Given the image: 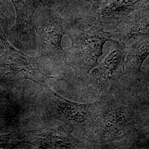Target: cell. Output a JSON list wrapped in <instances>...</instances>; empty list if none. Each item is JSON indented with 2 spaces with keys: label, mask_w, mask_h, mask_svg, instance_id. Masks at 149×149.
I'll use <instances>...</instances> for the list:
<instances>
[{
  "label": "cell",
  "mask_w": 149,
  "mask_h": 149,
  "mask_svg": "<svg viewBox=\"0 0 149 149\" xmlns=\"http://www.w3.org/2000/svg\"><path fill=\"white\" fill-rule=\"evenodd\" d=\"M41 56H54L64 53L61 46L64 22L49 11L34 25Z\"/></svg>",
  "instance_id": "277c9868"
},
{
  "label": "cell",
  "mask_w": 149,
  "mask_h": 149,
  "mask_svg": "<svg viewBox=\"0 0 149 149\" xmlns=\"http://www.w3.org/2000/svg\"><path fill=\"white\" fill-rule=\"evenodd\" d=\"M137 12H140V13L142 14V15H137V16H149V2Z\"/></svg>",
  "instance_id": "7c38bea8"
},
{
  "label": "cell",
  "mask_w": 149,
  "mask_h": 149,
  "mask_svg": "<svg viewBox=\"0 0 149 149\" xmlns=\"http://www.w3.org/2000/svg\"><path fill=\"white\" fill-rule=\"evenodd\" d=\"M23 143H28L26 137L20 134L12 133L0 135V149H13Z\"/></svg>",
  "instance_id": "8fae6325"
},
{
  "label": "cell",
  "mask_w": 149,
  "mask_h": 149,
  "mask_svg": "<svg viewBox=\"0 0 149 149\" xmlns=\"http://www.w3.org/2000/svg\"><path fill=\"white\" fill-rule=\"evenodd\" d=\"M113 39V32L97 26L79 32L71 38L70 57L74 67L82 74H89L98 64L104 45Z\"/></svg>",
  "instance_id": "6da1fadb"
},
{
  "label": "cell",
  "mask_w": 149,
  "mask_h": 149,
  "mask_svg": "<svg viewBox=\"0 0 149 149\" xmlns=\"http://www.w3.org/2000/svg\"><path fill=\"white\" fill-rule=\"evenodd\" d=\"M112 48L101 64L91 71L90 75L100 91L114 85L125 74V60L128 47L121 41L112 39Z\"/></svg>",
  "instance_id": "3957f363"
},
{
  "label": "cell",
  "mask_w": 149,
  "mask_h": 149,
  "mask_svg": "<svg viewBox=\"0 0 149 149\" xmlns=\"http://www.w3.org/2000/svg\"><path fill=\"white\" fill-rule=\"evenodd\" d=\"M0 39L4 48L2 64L8 74L21 79L31 80L45 88L48 86L47 81L54 77L44 74L40 69L38 65L40 57H30L13 47L7 41L1 27Z\"/></svg>",
  "instance_id": "7a4b0ae2"
},
{
  "label": "cell",
  "mask_w": 149,
  "mask_h": 149,
  "mask_svg": "<svg viewBox=\"0 0 149 149\" xmlns=\"http://www.w3.org/2000/svg\"><path fill=\"white\" fill-rule=\"evenodd\" d=\"M30 144L40 149H72L80 142L61 128H46L30 134Z\"/></svg>",
  "instance_id": "52a82bcc"
},
{
  "label": "cell",
  "mask_w": 149,
  "mask_h": 149,
  "mask_svg": "<svg viewBox=\"0 0 149 149\" xmlns=\"http://www.w3.org/2000/svg\"><path fill=\"white\" fill-rule=\"evenodd\" d=\"M113 39L125 44L149 37V16H138L130 19L113 32Z\"/></svg>",
  "instance_id": "ba28073f"
},
{
  "label": "cell",
  "mask_w": 149,
  "mask_h": 149,
  "mask_svg": "<svg viewBox=\"0 0 149 149\" xmlns=\"http://www.w3.org/2000/svg\"><path fill=\"white\" fill-rule=\"evenodd\" d=\"M149 55V37L136 41L130 47L125 60V72L138 74Z\"/></svg>",
  "instance_id": "30bf717a"
},
{
  "label": "cell",
  "mask_w": 149,
  "mask_h": 149,
  "mask_svg": "<svg viewBox=\"0 0 149 149\" xmlns=\"http://www.w3.org/2000/svg\"><path fill=\"white\" fill-rule=\"evenodd\" d=\"M149 2V0H101L96 9V16L104 24L117 23L118 28L127 22L126 18L141 10Z\"/></svg>",
  "instance_id": "5b68a950"
},
{
  "label": "cell",
  "mask_w": 149,
  "mask_h": 149,
  "mask_svg": "<svg viewBox=\"0 0 149 149\" xmlns=\"http://www.w3.org/2000/svg\"><path fill=\"white\" fill-rule=\"evenodd\" d=\"M49 100L65 120L74 124H82L90 120L93 115L95 103L81 104L71 101L60 96L56 92L45 87Z\"/></svg>",
  "instance_id": "8992f818"
},
{
  "label": "cell",
  "mask_w": 149,
  "mask_h": 149,
  "mask_svg": "<svg viewBox=\"0 0 149 149\" xmlns=\"http://www.w3.org/2000/svg\"><path fill=\"white\" fill-rule=\"evenodd\" d=\"M16 10V24L15 29L19 33H25L33 21L35 12L40 0H11Z\"/></svg>",
  "instance_id": "9c48e42d"
},
{
  "label": "cell",
  "mask_w": 149,
  "mask_h": 149,
  "mask_svg": "<svg viewBox=\"0 0 149 149\" xmlns=\"http://www.w3.org/2000/svg\"><path fill=\"white\" fill-rule=\"evenodd\" d=\"M0 15H1V12H0Z\"/></svg>",
  "instance_id": "4fadbf2b"
}]
</instances>
